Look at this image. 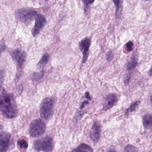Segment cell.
Returning <instances> with one entry per match:
<instances>
[{
    "instance_id": "obj_1",
    "label": "cell",
    "mask_w": 152,
    "mask_h": 152,
    "mask_svg": "<svg viewBox=\"0 0 152 152\" xmlns=\"http://www.w3.org/2000/svg\"><path fill=\"white\" fill-rule=\"evenodd\" d=\"M0 111L7 118H14L18 115V108L14 95L4 90L0 95Z\"/></svg>"
},
{
    "instance_id": "obj_2",
    "label": "cell",
    "mask_w": 152,
    "mask_h": 152,
    "mask_svg": "<svg viewBox=\"0 0 152 152\" xmlns=\"http://www.w3.org/2000/svg\"><path fill=\"white\" fill-rule=\"evenodd\" d=\"M37 15L36 11L25 8L18 10L15 13L17 19L26 25L30 24L36 19Z\"/></svg>"
},
{
    "instance_id": "obj_3",
    "label": "cell",
    "mask_w": 152,
    "mask_h": 152,
    "mask_svg": "<svg viewBox=\"0 0 152 152\" xmlns=\"http://www.w3.org/2000/svg\"><path fill=\"white\" fill-rule=\"evenodd\" d=\"M34 150L36 151L51 152L54 148V143L50 137L37 140L34 142Z\"/></svg>"
},
{
    "instance_id": "obj_4",
    "label": "cell",
    "mask_w": 152,
    "mask_h": 152,
    "mask_svg": "<svg viewBox=\"0 0 152 152\" xmlns=\"http://www.w3.org/2000/svg\"><path fill=\"white\" fill-rule=\"evenodd\" d=\"M45 130L46 125L44 121L40 119H37L32 121L29 126V134L34 138L42 136L45 133Z\"/></svg>"
},
{
    "instance_id": "obj_5",
    "label": "cell",
    "mask_w": 152,
    "mask_h": 152,
    "mask_svg": "<svg viewBox=\"0 0 152 152\" xmlns=\"http://www.w3.org/2000/svg\"><path fill=\"white\" fill-rule=\"evenodd\" d=\"M54 104V101L51 98H46L43 100L40 106V114L43 118H50L53 114Z\"/></svg>"
},
{
    "instance_id": "obj_6",
    "label": "cell",
    "mask_w": 152,
    "mask_h": 152,
    "mask_svg": "<svg viewBox=\"0 0 152 152\" xmlns=\"http://www.w3.org/2000/svg\"><path fill=\"white\" fill-rule=\"evenodd\" d=\"M13 61L17 64L18 68L21 69L26 61L27 55L22 49L18 48L14 50L11 53Z\"/></svg>"
},
{
    "instance_id": "obj_7",
    "label": "cell",
    "mask_w": 152,
    "mask_h": 152,
    "mask_svg": "<svg viewBox=\"0 0 152 152\" xmlns=\"http://www.w3.org/2000/svg\"><path fill=\"white\" fill-rule=\"evenodd\" d=\"M47 24V20L45 17L42 14H38L35 19V26L32 31L33 37H35L39 35L41 30Z\"/></svg>"
},
{
    "instance_id": "obj_8",
    "label": "cell",
    "mask_w": 152,
    "mask_h": 152,
    "mask_svg": "<svg viewBox=\"0 0 152 152\" xmlns=\"http://www.w3.org/2000/svg\"><path fill=\"white\" fill-rule=\"evenodd\" d=\"M11 143V135L7 132L0 131V152L6 151Z\"/></svg>"
},
{
    "instance_id": "obj_9",
    "label": "cell",
    "mask_w": 152,
    "mask_h": 152,
    "mask_svg": "<svg viewBox=\"0 0 152 152\" xmlns=\"http://www.w3.org/2000/svg\"><path fill=\"white\" fill-rule=\"evenodd\" d=\"M91 45V40L88 38L82 39L79 43V47L80 50L83 54L82 63H85L87 60L89 55V49Z\"/></svg>"
},
{
    "instance_id": "obj_10",
    "label": "cell",
    "mask_w": 152,
    "mask_h": 152,
    "mask_svg": "<svg viewBox=\"0 0 152 152\" xmlns=\"http://www.w3.org/2000/svg\"><path fill=\"white\" fill-rule=\"evenodd\" d=\"M101 126L98 122H95L92 127L91 132H90V137L93 142H97L101 136Z\"/></svg>"
},
{
    "instance_id": "obj_11",
    "label": "cell",
    "mask_w": 152,
    "mask_h": 152,
    "mask_svg": "<svg viewBox=\"0 0 152 152\" xmlns=\"http://www.w3.org/2000/svg\"><path fill=\"white\" fill-rule=\"evenodd\" d=\"M118 101V98L115 94H110L106 98L104 105V110H107L112 108Z\"/></svg>"
},
{
    "instance_id": "obj_12",
    "label": "cell",
    "mask_w": 152,
    "mask_h": 152,
    "mask_svg": "<svg viewBox=\"0 0 152 152\" xmlns=\"http://www.w3.org/2000/svg\"><path fill=\"white\" fill-rule=\"evenodd\" d=\"M138 63V58H137V51L134 52L130 58V60L128 63L127 66V69L131 73L132 71L135 68Z\"/></svg>"
},
{
    "instance_id": "obj_13",
    "label": "cell",
    "mask_w": 152,
    "mask_h": 152,
    "mask_svg": "<svg viewBox=\"0 0 152 152\" xmlns=\"http://www.w3.org/2000/svg\"><path fill=\"white\" fill-rule=\"evenodd\" d=\"M143 126L148 130H152V113L145 114L142 118Z\"/></svg>"
},
{
    "instance_id": "obj_14",
    "label": "cell",
    "mask_w": 152,
    "mask_h": 152,
    "mask_svg": "<svg viewBox=\"0 0 152 152\" xmlns=\"http://www.w3.org/2000/svg\"><path fill=\"white\" fill-rule=\"evenodd\" d=\"M113 2L115 4L116 7V18H120L122 14V10H123V0H113Z\"/></svg>"
},
{
    "instance_id": "obj_15",
    "label": "cell",
    "mask_w": 152,
    "mask_h": 152,
    "mask_svg": "<svg viewBox=\"0 0 152 152\" xmlns=\"http://www.w3.org/2000/svg\"><path fill=\"white\" fill-rule=\"evenodd\" d=\"M49 58H50V55H49V54L47 53L43 55L42 57L41 60L37 64L38 68L41 69L44 68L45 65L47 64L49 59Z\"/></svg>"
},
{
    "instance_id": "obj_16",
    "label": "cell",
    "mask_w": 152,
    "mask_h": 152,
    "mask_svg": "<svg viewBox=\"0 0 152 152\" xmlns=\"http://www.w3.org/2000/svg\"><path fill=\"white\" fill-rule=\"evenodd\" d=\"M74 152H93V150L92 148L88 146V145L85 144H81L75 148V150H73Z\"/></svg>"
},
{
    "instance_id": "obj_17",
    "label": "cell",
    "mask_w": 152,
    "mask_h": 152,
    "mask_svg": "<svg viewBox=\"0 0 152 152\" xmlns=\"http://www.w3.org/2000/svg\"><path fill=\"white\" fill-rule=\"evenodd\" d=\"M140 104H141V102H140V101H137L133 103V104L126 110V113H125V115H126V116H128L130 113L134 111H135L137 109V108L139 107Z\"/></svg>"
},
{
    "instance_id": "obj_18",
    "label": "cell",
    "mask_w": 152,
    "mask_h": 152,
    "mask_svg": "<svg viewBox=\"0 0 152 152\" xmlns=\"http://www.w3.org/2000/svg\"><path fill=\"white\" fill-rule=\"evenodd\" d=\"M18 145L19 147L21 149H26L28 147L27 143L24 139L18 140Z\"/></svg>"
},
{
    "instance_id": "obj_19",
    "label": "cell",
    "mask_w": 152,
    "mask_h": 152,
    "mask_svg": "<svg viewBox=\"0 0 152 152\" xmlns=\"http://www.w3.org/2000/svg\"><path fill=\"white\" fill-rule=\"evenodd\" d=\"M124 151L125 152H137L138 151V150L132 145H128L125 147Z\"/></svg>"
},
{
    "instance_id": "obj_20",
    "label": "cell",
    "mask_w": 152,
    "mask_h": 152,
    "mask_svg": "<svg viewBox=\"0 0 152 152\" xmlns=\"http://www.w3.org/2000/svg\"><path fill=\"white\" fill-rule=\"evenodd\" d=\"M126 49L129 52L132 51L134 49V45L133 42L129 41L126 45Z\"/></svg>"
},
{
    "instance_id": "obj_21",
    "label": "cell",
    "mask_w": 152,
    "mask_h": 152,
    "mask_svg": "<svg viewBox=\"0 0 152 152\" xmlns=\"http://www.w3.org/2000/svg\"><path fill=\"white\" fill-rule=\"evenodd\" d=\"M4 76H5V73L3 70H1L0 71V90L3 84L4 80Z\"/></svg>"
},
{
    "instance_id": "obj_22",
    "label": "cell",
    "mask_w": 152,
    "mask_h": 152,
    "mask_svg": "<svg viewBox=\"0 0 152 152\" xmlns=\"http://www.w3.org/2000/svg\"><path fill=\"white\" fill-rule=\"evenodd\" d=\"M114 58V53L113 51H111L108 52L106 54V58L108 61H111Z\"/></svg>"
},
{
    "instance_id": "obj_23",
    "label": "cell",
    "mask_w": 152,
    "mask_h": 152,
    "mask_svg": "<svg viewBox=\"0 0 152 152\" xmlns=\"http://www.w3.org/2000/svg\"><path fill=\"white\" fill-rule=\"evenodd\" d=\"M95 0H85L83 1L85 8L87 9L89 7V5L92 4L94 2Z\"/></svg>"
},
{
    "instance_id": "obj_24",
    "label": "cell",
    "mask_w": 152,
    "mask_h": 152,
    "mask_svg": "<svg viewBox=\"0 0 152 152\" xmlns=\"http://www.w3.org/2000/svg\"><path fill=\"white\" fill-rule=\"evenodd\" d=\"M43 76V73H36L34 74V78L35 80H40V79L42 78Z\"/></svg>"
},
{
    "instance_id": "obj_25",
    "label": "cell",
    "mask_w": 152,
    "mask_h": 152,
    "mask_svg": "<svg viewBox=\"0 0 152 152\" xmlns=\"http://www.w3.org/2000/svg\"><path fill=\"white\" fill-rule=\"evenodd\" d=\"M5 43L4 40H3L1 43H0V54L1 53L5 50Z\"/></svg>"
},
{
    "instance_id": "obj_26",
    "label": "cell",
    "mask_w": 152,
    "mask_h": 152,
    "mask_svg": "<svg viewBox=\"0 0 152 152\" xmlns=\"http://www.w3.org/2000/svg\"><path fill=\"white\" fill-rule=\"evenodd\" d=\"M86 97H87V98L88 99V100H91V97H90V95H89V93H88V92H87L86 93Z\"/></svg>"
},
{
    "instance_id": "obj_27",
    "label": "cell",
    "mask_w": 152,
    "mask_h": 152,
    "mask_svg": "<svg viewBox=\"0 0 152 152\" xmlns=\"http://www.w3.org/2000/svg\"><path fill=\"white\" fill-rule=\"evenodd\" d=\"M149 75L150 76H152V66L151 67V68H150V69L149 70Z\"/></svg>"
},
{
    "instance_id": "obj_28",
    "label": "cell",
    "mask_w": 152,
    "mask_h": 152,
    "mask_svg": "<svg viewBox=\"0 0 152 152\" xmlns=\"http://www.w3.org/2000/svg\"><path fill=\"white\" fill-rule=\"evenodd\" d=\"M151 103L152 104V95H151Z\"/></svg>"
},
{
    "instance_id": "obj_29",
    "label": "cell",
    "mask_w": 152,
    "mask_h": 152,
    "mask_svg": "<svg viewBox=\"0 0 152 152\" xmlns=\"http://www.w3.org/2000/svg\"><path fill=\"white\" fill-rule=\"evenodd\" d=\"M142 1H151V0H142Z\"/></svg>"
},
{
    "instance_id": "obj_30",
    "label": "cell",
    "mask_w": 152,
    "mask_h": 152,
    "mask_svg": "<svg viewBox=\"0 0 152 152\" xmlns=\"http://www.w3.org/2000/svg\"><path fill=\"white\" fill-rule=\"evenodd\" d=\"M85 1V0H82V1Z\"/></svg>"
}]
</instances>
